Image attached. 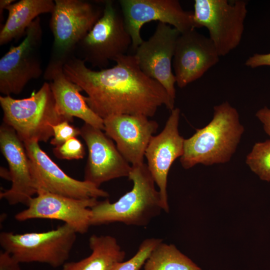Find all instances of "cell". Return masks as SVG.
I'll return each mask as SVG.
<instances>
[{
  "label": "cell",
  "mask_w": 270,
  "mask_h": 270,
  "mask_svg": "<svg viewBox=\"0 0 270 270\" xmlns=\"http://www.w3.org/2000/svg\"><path fill=\"white\" fill-rule=\"evenodd\" d=\"M109 68L93 70L76 56L64 66L66 77L86 92L85 100L103 120L114 115L153 116L164 105L174 108L164 88L140 69L134 55L118 57Z\"/></svg>",
  "instance_id": "obj_1"
},
{
  "label": "cell",
  "mask_w": 270,
  "mask_h": 270,
  "mask_svg": "<svg viewBox=\"0 0 270 270\" xmlns=\"http://www.w3.org/2000/svg\"><path fill=\"white\" fill-rule=\"evenodd\" d=\"M244 132L236 109L228 102L214 107L212 120L184 139L180 162L185 169L198 164L210 166L228 162Z\"/></svg>",
  "instance_id": "obj_2"
},
{
  "label": "cell",
  "mask_w": 270,
  "mask_h": 270,
  "mask_svg": "<svg viewBox=\"0 0 270 270\" xmlns=\"http://www.w3.org/2000/svg\"><path fill=\"white\" fill-rule=\"evenodd\" d=\"M128 178L133 182L130 191L114 202L108 199L98 200L90 208V226L121 222L144 226L160 214L163 210L160 194L147 164L132 166Z\"/></svg>",
  "instance_id": "obj_3"
},
{
  "label": "cell",
  "mask_w": 270,
  "mask_h": 270,
  "mask_svg": "<svg viewBox=\"0 0 270 270\" xmlns=\"http://www.w3.org/2000/svg\"><path fill=\"white\" fill-rule=\"evenodd\" d=\"M0 105L2 122L12 127L24 142H46L54 136V126L64 120L70 122L57 110L48 82L27 98L15 99L10 96H1Z\"/></svg>",
  "instance_id": "obj_4"
},
{
  "label": "cell",
  "mask_w": 270,
  "mask_h": 270,
  "mask_svg": "<svg viewBox=\"0 0 270 270\" xmlns=\"http://www.w3.org/2000/svg\"><path fill=\"white\" fill-rule=\"evenodd\" d=\"M49 26L54 41L46 68L64 67L102 16V7L84 0H54Z\"/></svg>",
  "instance_id": "obj_5"
},
{
  "label": "cell",
  "mask_w": 270,
  "mask_h": 270,
  "mask_svg": "<svg viewBox=\"0 0 270 270\" xmlns=\"http://www.w3.org/2000/svg\"><path fill=\"white\" fill-rule=\"evenodd\" d=\"M76 234L66 224L43 232L20 234L2 232L0 245L20 264L40 262L56 268L68 260Z\"/></svg>",
  "instance_id": "obj_6"
},
{
  "label": "cell",
  "mask_w": 270,
  "mask_h": 270,
  "mask_svg": "<svg viewBox=\"0 0 270 270\" xmlns=\"http://www.w3.org/2000/svg\"><path fill=\"white\" fill-rule=\"evenodd\" d=\"M102 16L78 45L76 56L94 68H106L110 60L126 54L132 40L122 11L113 1L104 2Z\"/></svg>",
  "instance_id": "obj_7"
},
{
  "label": "cell",
  "mask_w": 270,
  "mask_h": 270,
  "mask_svg": "<svg viewBox=\"0 0 270 270\" xmlns=\"http://www.w3.org/2000/svg\"><path fill=\"white\" fill-rule=\"evenodd\" d=\"M244 0H195L196 28L206 27L220 56H224L240 44L248 10Z\"/></svg>",
  "instance_id": "obj_8"
},
{
  "label": "cell",
  "mask_w": 270,
  "mask_h": 270,
  "mask_svg": "<svg viewBox=\"0 0 270 270\" xmlns=\"http://www.w3.org/2000/svg\"><path fill=\"white\" fill-rule=\"evenodd\" d=\"M42 29L39 17L27 28L18 46H11L0 59V92L5 96L18 94L32 80L42 74L40 48Z\"/></svg>",
  "instance_id": "obj_9"
},
{
  "label": "cell",
  "mask_w": 270,
  "mask_h": 270,
  "mask_svg": "<svg viewBox=\"0 0 270 270\" xmlns=\"http://www.w3.org/2000/svg\"><path fill=\"white\" fill-rule=\"evenodd\" d=\"M36 194L48 192L76 199L107 198L108 192L91 182L66 174L40 148L38 142H24Z\"/></svg>",
  "instance_id": "obj_10"
},
{
  "label": "cell",
  "mask_w": 270,
  "mask_h": 270,
  "mask_svg": "<svg viewBox=\"0 0 270 270\" xmlns=\"http://www.w3.org/2000/svg\"><path fill=\"white\" fill-rule=\"evenodd\" d=\"M118 3L134 50L144 42L142 27L151 21L172 25L180 33L196 28L194 12L184 10L177 0H120Z\"/></svg>",
  "instance_id": "obj_11"
},
{
  "label": "cell",
  "mask_w": 270,
  "mask_h": 270,
  "mask_svg": "<svg viewBox=\"0 0 270 270\" xmlns=\"http://www.w3.org/2000/svg\"><path fill=\"white\" fill-rule=\"evenodd\" d=\"M180 34L176 28L158 22L154 34L148 40H144L134 54L141 70L162 86L174 106L176 80L172 62Z\"/></svg>",
  "instance_id": "obj_12"
},
{
  "label": "cell",
  "mask_w": 270,
  "mask_h": 270,
  "mask_svg": "<svg viewBox=\"0 0 270 270\" xmlns=\"http://www.w3.org/2000/svg\"><path fill=\"white\" fill-rule=\"evenodd\" d=\"M32 198L27 208L14 216L20 222L42 218L62 221L76 233H86L90 226V208L98 198L76 199L48 192H42Z\"/></svg>",
  "instance_id": "obj_13"
},
{
  "label": "cell",
  "mask_w": 270,
  "mask_h": 270,
  "mask_svg": "<svg viewBox=\"0 0 270 270\" xmlns=\"http://www.w3.org/2000/svg\"><path fill=\"white\" fill-rule=\"evenodd\" d=\"M80 130L88 152L84 180L100 188L106 182L128 176L132 166L102 130L86 123Z\"/></svg>",
  "instance_id": "obj_14"
},
{
  "label": "cell",
  "mask_w": 270,
  "mask_h": 270,
  "mask_svg": "<svg viewBox=\"0 0 270 270\" xmlns=\"http://www.w3.org/2000/svg\"><path fill=\"white\" fill-rule=\"evenodd\" d=\"M180 110L174 108L162 131L154 136L146 149L148 169L158 188L163 210L168 212L169 206L167 192L168 176L170 169L184 152V138L180 135L178 124Z\"/></svg>",
  "instance_id": "obj_15"
},
{
  "label": "cell",
  "mask_w": 270,
  "mask_h": 270,
  "mask_svg": "<svg viewBox=\"0 0 270 270\" xmlns=\"http://www.w3.org/2000/svg\"><path fill=\"white\" fill-rule=\"evenodd\" d=\"M219 60L220 56L210 38L195 28L180 33L172 60L178 86L183 88L200 78Z\"/></svg>",
  "instance_id": "obj_16"
},
{
  "label": "cell",
  "mask_w": 270,
  "mask_h": 270,
  "mask_svg": "<svg viewBox=\"0 0 270 270\" xmlns=\"http://www.w3.org/2000/svg\"><path fill=\"white\" fill-rule=\"evenodd\" d=\"M105 134L116 143L123 157L136 166L144 164L148 146L158 124L140 114H118L104 120Z\"/></svg>",
  "instance_id": "obj_17"
},
{
  "label": "cell",
  "mask_w": 270,
  "mask_h": 270,
  "mask_svg": "<svg viewBox=\"0 0 270 270\" xmlns=\"http://www.w3.org/2000/svg\"><path fill=\"white\" fill-rule=\"evenodd\" d=\"M0 148L8 163L12 182L10 189L0 192V198L10 205L22 204L27 206L36 194L29 159L24 142L12 127L3 122L0 126Z\"/></svg>",
  "instance_id": "obj_18"
},
{
  "label": "cell",
  "mask_w": 270,
  "mask_h": 270,
  "mask_svg": "<svg viewBox=\"0 0 270 270\" xmlns=\"http://www.w3.org/2000/svg\"><path fill=\"white\" fill-rule=\"evenodd\" d=\"M44 78L50 82L58 112L70 122L76 117L95 128L104 130V120L98 116L87 104L85 96L80 92L82 88L68 80L63 67L46 68Z\"/></svg>",
  "instance_id": "obj_19"
},
{
  "label": "cell",
  "mask_w": 270,
  "mask_h": 270,
  "mask_svg": "<svg viewBox=\"0 0 270 270\" xmlns=\"http://www.w3.org/2000/svg\"><path fill=\"white\" fill-rule=\"evenodd\" d=\"M54 6L52 0H20L7 6L8 16L0 29V46L20 39L34 20L42 14H51Z\"/></svg>",
  "instance_id": "obj_20"
},
{
  "label": "cell",
  "mask_w": 270,
  "mask_h": 270,
  "mask_svg": "<svg viewBox=\"0 0 270 270\" xmlns=\"http://www.w3.org/2000/svg\"><path fill=\"white\" fill-rule=\"evenodd\" d=\"M88 242L91 254L78 262H66L61 270H112L123 262L126 252L114 236L92 234Z\"/></svg>",
  "instance_id": "obj_21"
},
{
  "label": "cell",
  "mask_w": 270,
  "mask_h": 270,
  "mask_svg": "<svg viewBox=\"0 0 270 270\" xmlns=\"http://www.w3.org/2000/svg\"><path fill=\"white\" fill-rule=\"evenodd\" d=\"M144 270H201L173 244L163 241L152 250L144 264Z\"/></svg>",
  "instance_id": "obj_22"
},
{
  "label": "cell",
  "mask_w": 270,
  "mask_h": 270,
  "mask_svg": "<svg viewBox=\"0 0 270 270\" xmlns=\"http://www.w3.org/2000/svg\"><path fill=\"white\" fill-rule=\"evenodd\" d=\"M246 162L260 179L270 182V140L255 143Z\"/></svg>",
  "instance_id": "obj_23"
},
{
  "label": "cell",
  "mask_w": 270,
  "mask_h": 270,
  "mask_svg": "<svg viewBox=\"0 0 270 270\" xmlns=\"http://www.w3.org/2000/svg\"><path fill=\"white\" fill-rule=\"evenodd\" d=\"M162 241V239L159 238L145 239L140 244L137 252L131 258L126 262H118L112 270H140L152 250Z\"/></svg>",
  "instance_id": "obj_24"
},
{
  "label": "cell",
  "mask_w": 270,
  "mask_h": 270,
  "mask_svg": "<svg viewBox=\"0 0 270 270\" xmlns=\"http://www.w3.org/2000/svg\"><path fill=\"white\" fill-rule=\"evenodd\" d=\"M53 152L58 158L68 160L82 159L85 155L83 144L76 138H72L62 145L56 146Z\"/></svg>",
  "instance_id": "obj_25"
},
{
  "label": "cell",
  "mask_w": 270,
  "mask_h": 270,
  "mask_svg": "<svg viewBox=\"0 0 270 270\" xmlns=\"http://www.w3.org/2000/svg\"><path fill=\"white\" fill-rule=\"evenodd\" d=\"M64 120L52 126L54 136L51 140V144L58 146L62 145L68 140L80 135V128H76Z\"/></svg>",
  "instance_id": "obj_26"
},
{
  "label": "cell",
  "mask_w": 270,
  "mask_h": 270,
  "mask_svg": "<svg viewBox=\"0 0 270 270\" xmlns=\"http://www.w3.org/2000/svg\"><path fill=\"white\" fill-rule=\"evenodd\" d=\"M20 263L8 252H0V270H22Z\"/></svg>",
  "instance_id": "obj_27"
},
{
  "label": "cell",
  "mask_w": 270,
  "mask_h": 270,
  "mask_svg": "<svg viewBox=\"0 0 270 270\" xmlns=\"http://www.w3.org/2000/svg\"><path fill=\"white\" fill-rule=\"evenodd\" d=\"M245 64L251 68L266 66H270V53L254 54L246 60Z\"/></svg>",
  "instance_id": "obj_28"
},
{
  "label": "cell",
  "mask_w": 270,
  "mask_h": 270,
  "mask_svg": "<svg viewBox=\"0 0 270 270\" xmlns=\"http://www.w3.org/2000/svg\"><path fill=\"white\" fill-rule=\"evenodd\" d=\"M256 116L262 123L265 132L270 137V108L264 106L257 111Z\"/></svg>",
  "instance_id": "obj_29"
},
{
  "label": "cell",
  "mask_w": 270,
  "mask_h": 270,
  "mask_svg": "<svg viewBox=\"0 0 270 270\" xmlns=\"http://www.w3.org/2000/svg\"><path fill=\"white\" fill-rule=\"evenodd\" d=\"M16 2L14 0H0V22L3 19V12L6 8Z\"/></svg>",
  "instance_id": "obj_30"
},
{
  "label": "cell",
  "mask_w": 270,
  "mask_h": 270,
  "mask_svg": "<svg viewBox=\"0 0 270 270\" xmlns=\"http://www.w3.org/2000/svg\"><path fill=\"white\" fill-rule=\"evenodd\" d=\"M0 176L6 180H11V176L9 170L3 167H0Z\"/></svg>",
  "instance_id": "obj_31"
}]
</instances>
